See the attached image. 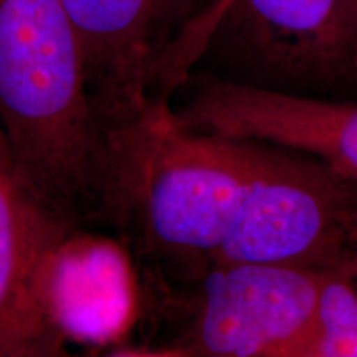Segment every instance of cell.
Here are the masks:
<instances>
[{"mask_svg": "<svg viewBox=\"0 0 357 357\" xmlns=\"http://www.w3.org/2000/svg\"><path fill=\"white\" fill-rule=\"evenodd\" d=\"M35 298L45 326L63 346H118L142 314L139 271L126 245L71 223L43 252Z\"/></svg>", "mask_w": 357, "mask_h": 357, "instance_id": "7", "label": "cell"}, {"mask_svg": "<svg viewBox=\"0 0 357 357\" xmlns=\"http://www.w3.org/2000/svg\"><path fill=\"white\" fill-rule=\"evenodd\" d=\"M205 278L192 349L197 357H301L318 329L328 271L218 265Z\"/></svg>", "mask_w": 357, "mask_h": 357, "instance_id": "5", "label": "cell"}, {"mask_svg": "<svg viewBox=\"0 0 357 357\" xmlns=\"http://www.w3.org/2000/svg\"><path fill=\"white\" fill-rule=\"evenodd\" d=\"M261 142L185 126L166 98L106 124L101 194L154 247L215 257L234 225Z\"/></svg>", "mask_w": 357, "mask_h": 357, "instance_id": "2", "label": "cell"}, {"mask_svg": "<svg viewBox=\"0 0 357 357\" xmlns=\"http://www.w3.org/2000/svg\"><path fill=\"white\" fill-rule=\"evenodd\" d=\"M356 213L357 182L311 155L261 142L234 225L211 265L336 270L344 265Z\"/></svg>", "mask_w": 357, "mask_h": 357, "instance_id": "4", "label": "cell"}, {"mask_svg": "<svg viewBox=\"0 0 357 357\" xmlns=\"http://www.w3.org/2000/svg\"><path fill=\"white\" fill-rule=\"evenodd\" d=\"M352 3H354V7H356V10H357V0H352Z\"/></svg>", "mask_w": 357, "mask_h": 357, "instance_id": "13", "label": "cell"}, {"mask_svg": "<svg viewBox=\"0 0 357 357\" xmlns=\"http://www.w3.org/2000/svg\"><path fill=\"white\" fill-rule=\"evenodd\" d=\"M0 128L13 166L61 215L101 195L105 124L63 0H0Z\"/></svg>", "mask_w": 357, "mask_h": 357, "instance_id": "1", "label": "cell"}, {"mask_svg": "<svg viewBox=\"0 0 357 357\" xmlns=\"http://www.w3.org/2000/svg\"><path fill=\"white\" fill-rule=\"evenodd\" d=\"M70 225L20 176L0 129V357H63L35 298L38 263Z\"/></svg>", "mask_w": 357, "mask_h": 357, "instance_id": "9", "label": "cell"}, {"mask_svg": "<svg viewBox=\"0 0 357 357\" xmlns=\"http://www.w3.org/2000/svg\"><path fill=\"white\" fill-rule=\"evenodd\" d=\"M77 29L102 124L154 96V77L178 33L207 0H63Z\"/></svg>", "mask_w": 357, "mask_h": 357, "instance_id": "8", "label": "cell"}, {"mask_svg": "<svg viewBox=\"0 0 357 357\" xmlns=\"http://www.w3.org/2000/svg\"><path fill=\"white\" fill-rule=\"evenodd\" d=\"M106 357H197L192 346H167L155 349H121Z\"/></svg>", "mask_w": 357, "mask_h": 357, "instance_id": "11", "label": "cell"}, {"mask_svg": "<svg viewBox=\"0 0 357 357\" xmlns=\"http://www.w3.org/2000/svg\"><path fill=\"white\" fill-rule=\"evenodd\" d=\"M184 86L176 111L185 126L298 151L357 182L356 100L291 95L213 73H192Z\"/></svg>", "mask_w": 357, "mask_h": 357, "instance_id": "6", "label": "cell"}, {"mask_svg": "<svg viewBox=\"0 0 357 357\" xmlns=\"http://www.w3.org/2000/svg\"><path fill=\"white\" fill-rule=\"evenodd\" d=\"M344 266L347 268V271H349L352 283H354L357 288V213H356L354 220H352V223H351Z\"/></svg>", "mask_w": 357, "mask_h": 357, "instance_id": "12", "label": "cell"}, {"mask_svg": "<svg viewBox=\"0 0 357 357\" xmlns=\"http://www.w3.org/2000/svg\"><path fill=\"white\" fill-rule=\"evenodd\" d=\"M205 58L250 86L354 95L357 10L352 0H207L159 63L154 95L169 100Z\"/></svg>", "mask_w": 357, "mask_h": 357, "instance_id": "3", "label": "cell"}, {"mask_svg": "<svg viewBox=\"0 0 357 357\" xmlns=\"http://www.w3.org/2000/svg\"><path fill=\"white\" fill-rule=\"evenodd\" d=\"M301 357H357V288L346 266L326 273L318 329Z\"/></svg>", "mask_w": 357, "mask_h": 357, "instance_id": "10", "label": "cell"}]
</instances>
